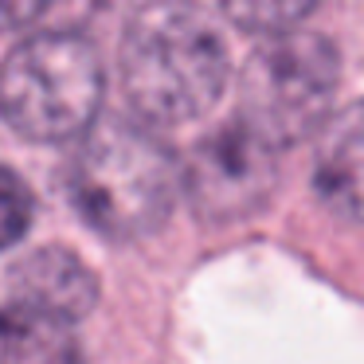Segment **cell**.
Wrapping results in <instances>:
<instances>
[{
    "instance_id": "3",
    "label": "cell",
    "mask_w": 364,
    "mask_h": 364,
    "mask_svg": "<svg viewBox=\"0 0 364 364\" xmlns=\"http://www.w3.org/2000/svg\"><path fill=\"white\" fill-rule=\"evenodd\" d=\"M102 106V63L82 36L43 32L12 48L0 67V114L28 141L87 134Z\"/></svg>"
},
{
    "instance_id": "1",
    "label": "cell",
    "mask_w": 364,
    "mask_h": 364,
    "mask_svg": "<svg viewBox=\"0 0 364 364\" xmlns=\"http://www.w3.org/2000/svg\"><path fill=\"white\" fill-rule=\"evenodd\" d=\"M228 48L192 0H149L122 40V87L149 126H184L220 102Z\"/></svg>"
},
{
    "instance_id": "2",
    "label": "cell",
    "mask_w": 364,
    "mask_h": 364,
    "mask_svg": "<svg viewBox=\"0 0 364 364\" xmlns=\"http://www.w3.org/2000/svg\"><path fill=\"white\" fill-rule=\"evenodd\" d=\"M67 192L75 212L106 239H141L168 220L181 168L149 126L106 118L82 134L67 168Z\"/></svg>"
},
{
    "instance_id": "9",
    "label": "cell",
    "mask_w": 364,
    "mask_h": 364,
    "mask_svg": "<svg viewBox=\"0 0 364 364\" xmlns=\"http://www.w3.org/2000/svg\"><path fill=\"white\" fill-rule=\"evenodd\" d=\"M228 20L243 32H259V36H278L298 28L301 20L314 12L317 0H220Z\"/></svg>"
},
{
    "instance_id": "7",
    "label": "cell",
    "mask_w": 364,
    "mask_h": 364,
    "mask_svg": "<svg viewBox=\"0 0 364 364\" xmlns=\"http://www.w3.org/2000/svg\"><path fill=\"white\" fill-rule=\"evenodd\" d=\"M12 294L24 306H36L43 314H55L63 321L87 317L98 301V278L87 270V262L63 247H43L28 255L12 270Z\"/></svg>"
},
{
    "instance_id": "8",
    "label": "cell",
    "mask_w": 364,
    "mask_h": 364,
    "mask_svg": "<svg viewBox=\"0 0 364 364\" xmlns=\"http://www.w3.org/2000/svg\"><path fill=\"white\" fill-rule=\"evenodd\" d=\"M0 364H82V353L63 317L9 301L0 309Z\"/></svg>"
},
{
    "instance_id": "11",
    "label": "cell",
    "mask_w": 364,
    "mask_h": 364,
    "mask_svg": "<svg viewBox=\"0 0 364 364\" xmlns=\"http://www.w3.org/2000/svg\"><path fill=\"white\" fill-rule=\"evenodd\" d=\"M43 9H48V0H0V32L28 28Z\"/></svg>"
},
{
    "instance_id": "6",
    "label": "cell",
    "mask_w": 364,
    "mask_h": 364,
    "mask_svg": "<svg viewBox=\"0 0 364 364\" xmlns=\"http://www.w3.org/2000/svg\"><path fill=\"white\" fill-rule=\"evenodd\" d=\"M314 188L329 212L364 223V102L329 114L317 129Z\"/></svg>"
},
{
    "instance_id": "4",
    "label": "cell",
    "mask_w": 364,
    "mask_h": 364,
    "mask_svg": "<svg viewBox=\"0 0 364 364\" xmlns=\"http://www.w3.org/2000/svg\"><path fill=\"white\" fill-rule=\"evenodd\" d=\"M337 95V55L314 32H278L251 51L239 75V122L286 149L329 122Z\"/></svg>"
},
{
    "instance_id": "10",
    "label": "cell",
    "mask_w": 364,
    "mask_h": 364,
    "mask_svg": "<svg viewBox=\"0 0 364 364\" xmlns=\"http://www.w3.org/2000/svg\"><path fill=\"white\" fill-rule=\"evenodd\" d=\"M32 212H36V204H32L28 184L12 168L0 165V251L12 247L16 239H24L28 223H32Z\"/></svg>"
},
{
    "instance_id": "5",
    "label": "cell",
    "mask_w": 364,
    "mask_h": 364,
    "mask_svg": "<svg viewBox=\"0 0 364 364\" xmlns=\"http://www.w3.org/2000/svg\"><path fill=\"white\" fill-rule=\"evenodd\" d=\"M192 208L212 223H231L259 212L278 188V149L243 122L200 137L181 173Z\"/></svg>"
}]
</instances>
